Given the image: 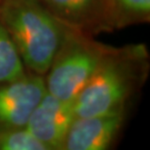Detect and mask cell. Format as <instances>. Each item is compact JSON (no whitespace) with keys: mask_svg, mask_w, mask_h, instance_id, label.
<instances>
[{"mask_svg":"<svg viewBox=\"0 0 150 150\" xmlns=\"http://www.w3.org/2000/svg\"><path fill=\"white\" fill-rule=\"evenodd\" d=\"M111 47L92 39V35L64 25L59 48L43 76L47 92L74 102Z\"/></svg>","mask_w":150,"mask_h":150,"instance_id":"3","label":"cell"},{"mask_svg":"<svg viewBox=\"0 0 150 150\" xmlns=\"http://www.w3.org/2000/svg\"><path fill=\"white\" fill-rule=\"evenodd\" d=\"M46 92L45 77L30 71L0 83V130L26 127Z\"/></svg>","mask_w":150,"mask_h":150,"instance_id":"4","label":"cell"},{"mask_svg":"<svg viewBox=\"0 0 150 150\" xmlns=\"http://www.w3.org/2000/svg\"><path fill=\"white\" fill-rule=\"evenodd\" d=\"M112 29H120L134 23L148 22L150 0H108Z\"/></svg>","mask_w":150,"mask_h":150,"instance_id":"8","label":"cell"},{"mask_svg":"<svg viewBox=\"0 0 150 150\" xmlns=\"http://www.w3.org/2000/svg\"><path fill=\"white\" fill-rule=\"evenodd\" d=\"M0 21L8 30L26 69L45 76L64 31L40 0H0Z\"/></svg>","mask_w":150,"mask_h":150,"instance_id":"2","label":"cell"},{"mask_svg":"<svg viewBox=\"0 0 150 150\" xmlns=\"http://www.w3.org/2000/svg\"><path fill=\"white\" fill-rule=\"evenodd\" d=\"M0 150H47L26 127L0 130Z\"/></svg>","mask_w":150,"mask_h":150,"instance_id":"10","label":"cell"},{"mask_svg":"<svg viewBox=\"0 0 150 150\" xmlns=\"http://www.w3.org/2000/svg\"><path fill=\"white\" fill-rule=\"evenodd\" d=\"M27 71L9 32L0 21V83L19 78Z\"/></svg>","mask_w":150,"mask_h":150,"instance_id":"9","label":"cell"},{"mask_svg":"<svg viewBox=\"0 0 150 150\" xmlns=\"http://www.w3.org/2000/svg\"><path fill=\"white\" fill-rule=\"evenodd\" d=\"M75 118L74 102L60 100L46 92L30 115L26 128L47 150H62L66 134Z\"/></svg>","mask_w":150,"mask_h":150,"instance_id":"6","label":"cell"},{"mask_svg":"<svg viewBox=\"0 0 150 150\" xmlns=\"http://www.w3.org/2000/svg\"><path fill=\"white\" fill-rule=\"evenodd\" d=\"M144 45L111 47L74 101L76 117H89L126 108L148 69Z\"/></svg>","mask_w":150,"mask_h":150,"instance_id":"1","label":"cell"},{"mask_svg":"<svg viewBox=\"0 0 150 150\" xmlns=\"http://www.w3.org/2000/svg\"><path fill=\"white\" fill-rule=\"evenodd\" d=\"M126 118V108L89 117H76L62 150H106L116 140Z\"/></svg>","mask_w":150,"mask_h":150,"instance_id":"5","label":"cell"},{"mask_svg":"<svg viewBox=\"0 0 150 150\" xmlns=\"http://www.w3.org/2000/svg\"><path fill=\"white\" fill-rule=\"evenodd\" d=\"M60 22L89 35L113 30L108 0H40Z\"/></svg>","mask_w":150,"mask_h":150,"instance_id":"7","label":"cell"}]
</instances>
